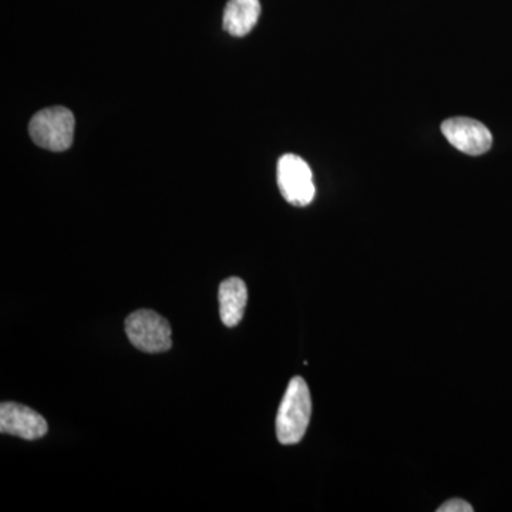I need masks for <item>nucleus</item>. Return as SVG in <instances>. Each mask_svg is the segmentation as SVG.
<instances>
[{
  "instance_id": "1",
  "label": "nucleus",
  "mask_w": 512,
  "mask_h": 512,
  "mask_svg": "<svg viewBox=\"0 0 512 512\" xmlns=\"http://www.w3.org/2000/svg\"><path fill=\"white\" fill-rule=\"evenodd\" d=\"M312 416V399L302 377H293L276 416V436L284 446L298 444L308 430Z\"/></svg>"
},
{
  "instance_id": "2",
  "label": "nucleus",
  "mask_w": 512,
  "mask_h": 512,
  "mask_svg": "<svg viewBox=\"0 0 512 512\" xmlns=\"http://www.w3.org/2000/svg\"><path fill=\"white\" fill-rule=\"evenodd\" d=\"M74 126L76 120L72 111L66 107H49L33 116L29 133L36 146L60 153L72 147Z\"/></svg>"
},
{
  "instance_id": "3",
  "label": "nucleus",
  "mask_w": 512,
  "mask_h": 512,
  "mask_svg": "<svg viewBox=\"0 0 512 512\" xmlns=\"http://www.w3.org/2000/svg\"><path fill=\"white\" fill-rule=\"evenodd\" d=\"M126 335L141 352L163 353L171 349V326L168 320L150 309H140L127 316Z\"/></svg>"
},
{
  "instance_id": "4",
  "label": "nucleus",
  "mask_w": 512,
  "mask_h": 512,
  "mask_svg": "<svg viewBox=\"0 0 512 512\" xmlns=\"http://www.w3.org/2000/svg\"><path fill=\"white\" fill-rule=\"evenodd\" d=\"M278 185L282 197L295 207H306L315 198L311 167L295 154H285L278 161Z\"/></svg>"
},
{
  "instance_id": "5",
  "label": "nucleus",
  "mask_w": 512,
  "mask_h": 512,
  "mask_svg": "<svg viewBox=\"0 0 512 512\" xmlns=\"http://www.w3.org/2000/svg\"><path fill=\"white\" fill-rule=\"evenodd\" d=\"M441 133L451 146L468 156H481L493 146L490 130L480 121L454 117L441 124Z\"/></svg>"
},
{
  "instance_id": "6",
  "label": "nucleus",
  "mask_w": 512,
  "mask_h": 512,
  "mask_svg": "<svg viewBox=\"0 0 512 512\" xmlns=\"http://www.w3.org/2000/svg\"><path fill=\"white\" fill-rule=\"evenodd\" d=\"M47 421L35 410L20 403H2L0 431L23 440H37L46 436Z\"/></svg>"
},
{
  "instance_id": "7",
  "label": "nucleus",
  "mask_w": 512,
  "mask_h": 512,
  "mask_svg": "<svg viewBox=\"0 0 512 512\" xmlns=\"http://www.w3.org/2000/svg\"><path fill=\"white\" fill-rule=\"evenodd\" d=\"M220 316L227 328H235L244 318L248 302V289L245 282L237 276L225 279L218 291Z\"/></svg>"
},
{
  "instance_id": "8",
  "label": "nucleus",
  "mask_w": 512,
  "mask_h": 512,
  "mask_svg": "<svg viewBox=\"0 0 512 512\" xmlns=\"http://www.w3.org/2000/svg\"><path fill=\"white\" fill-rule=\"evenodd\" d=\"M259 16H261L259 0H229L225 6L222 25L229 35L244 37L255 28Z\"/></svg>"
},
{
  "instance_id": "9",
  "label": "nucleus",
  "mask_w": 512,
  "mask_h": 512,
  "mask_svg": "<svg viewBox=\"0 0 512 512\" xmlns=\"http://www.w3.org/2000/svg\"><path fill=\"white\" fill-rule=\"evenodd\" d=\"M439 512H473L474 508L461 498H453L437 508Z\"/></svg>"
}]
</instances>
